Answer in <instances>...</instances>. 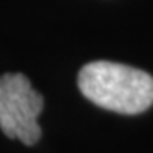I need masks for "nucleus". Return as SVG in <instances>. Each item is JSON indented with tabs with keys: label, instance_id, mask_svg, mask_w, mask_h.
Here are the masks:
<instances>
[{
	"label": "nucleus",
	"instance_id": "1",
	"mask_svg": "<svg viewBox=\"0 0 153 153\" xmlns=\"http://www.w3.org/2000/svg\"><path fill=\"white\" fill-rule=\"evenodd\" d=\"M81 94L94 105L120 114H139L153 103V78L141 69L92 61L78 74Z\"/></svg>",
	"mask_w": 153,
	"mask_h": 153
},
{
	"label": "nucleus",
	"instance_id": "2",
	"mask_svg": "<svg viewBox=\"0 0 153 153\" xmlns=\"http://www.w3.org/2000/svg\"><path fill=\"white\" fill-rule=\"evenodd\" d=\"M44 99L22 74L0 75V130L6 137L33 145L41 137L38 117Z\"/></svg>",
	"mask_w": 153,
	"mask_h": 153
}]
</instances>
